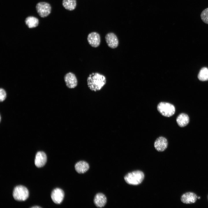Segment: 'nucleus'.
<instances>
[{
  "label": "nucleus",
  "mask_w": 208,
  "mask_h": 208,
  "mask_svg": "<svg viewBox=\"0 0 208 208\" xmlns=\"http://www.w3.org/2000/svg\"><path fill=\"white\" fill-rule=\"evenodd\" d=\"M168 145L166 139L163 137H160L155 140L154 144L155 149L158 151L161 152L166 149Z\"/></svg>",
  "instance_id": "10"
},
{
  "label": "nucleus",
  "mask_w": 208,
  "mask_h": 208,
  "mask_svg": "<svg viewBox=\"0 0 208 208\" xmlns=\"http://www.w3.org/2000/svg\"><path fill=\"white\" fill-rule=\"evenodd\" d=\"M62 4L66 9L72 11L76 8L77 5L76 0H63Z\"/></svg>",
  "instance_id": "17"
},
{
  "label": "nucleus",
  "mask_w": 208,
  "mask_h": 208,
  "mask_svg": "<svg viewBox=\"0 0 208 208\" xmlns=\"http://www.w3.org/2000/svg\"><path fill=\"white\" fill-rule=\"evenodd\" d=\"M29 195V193L28 189L23 185L17 186L14 189L13 196L14 198L16 200H25L28 198Z\"/></svg>",
  "instance_id": "4"
},
{
  "label": "nucleus",
  "mask_w": 208,
  "mask_h": 208,
  "mask_svg": "<svg viewBox=\"0 0 208 208\" xmlns=\"http://www.w3.org/2000/svg\"><path fill=\"white\" fill-rule=\"evenodd\" d=\"M200 17L203 22L208 24V8L202 11L200 14Z\"/></svg>",
  "instance_id": "19"
},
{
  "label": "nucleus",
  "mask_w": 208,
  "mask_h": 208,
  "mask_svg": "<svg viewBox=\"0 0 208 208\" xmlns=\"http://www.w3.org/2000/svg\"><path fill=\"white\" fill-rule=\"evenodd\" d=\"M6 97V93L5 90L2 88L0 89V101L1 102L3 101Z\"/></svg>",
  "instance_id": "20"
},
{
  "label": "nucleus",
  "mask_w": 208,
  "mask_h": 208,
  "mask_svg": "<svg viewBox=\"0 0 208 208\" xmlns=\"http://www.w3.org/2000/svg\"><path fill=\"white\" fill-rule=\"evenodd\" d=\"M64 196L63 191L59 188H56L52 191L51 197L52 200L55 203L59 204L62 201Z\"/></svg>",
  "instance_id": "7"
},
{
  "label": "nucleus",
  "mask_w": 208,
  "mask_h": 208,
  "mask_svg": "<svg viewBox=\"0 0 208 208\" xmlns=\"http://www.w3.org/2000/svg\"><path fill=\"white\" fill-rule=\"evenodd\" d=\"M36 8L38 15L42 18L47 17L51 12V7L49 3L46 2H38Z\"/></svg>",
  "instance_id": "5"
},
{
  "label": "nucleus",
  "mask_w": 208,
  "mask_h": 208,
  "mask_svg": "<svg viewBox=\"0 0 208 208\" xmlns=\"http://www.w3.org/2000/svg\"><path fill=\"white\" fill-rule=\"evenodd\" d=\"M64 80L66 86L70 89L74 88L77 85V80L75 75L71 72L65 75Z\"/></svg>",
  "instance_id": "6"
},
{
  "label": "nucleus",
  "mask_w": 208,
  "mask_h": 208,
  "mask_svg": "<svg viewBox=\"0 0 208 208\" xmlns=\"http://www.w3.org/2000/svg\"><path fill=\"white\" fill-rule=\"evenodd\" d=\"M106 42L109 47L114 49L116 48L118 44V40L116 36L112 32L106 34L105 37Z\"/></svg>",
  "instance_id": "8"
},
{
  "label": "nucleus",
  "mask_w": 208,
  "mask_h": 208,
  "mask_svg": "<svg viewBox=\"0 0 208 208\" xmlns=\"http://www.w3.org/2000/svg\"><path fill=\"white\" fill-rule=\"evenodd\" d=\"M75 168L76 171L79 173H84L88 170L89 168V164L84 161H80L77 163Z\"/></svg>",
  "instance_id": "14"
},
{
  "label": "nucleus",
  "mask_w": 208,
  "mask_h": 208,
  "mask_svg": "<svg viewBox=\"0 0 208 208\" xmlns=\"http://www.w3.org/2000/svg\"><path fill=\"white\" fill-rule=\"evenodd\" d=\"M47 160V156L45 153L42 151L38 152L36 155L35 159V164L38 168L44 166Z\"/></svg>",
  "instance_id": "12"
},
{
  "label": "nucleus",
  "mask_w": 208,
  "mask_h": 208,
  "mask_svg": "<svg viewBox=\"0 0 208 208\" xmlns=\"http://www.w3.org/2000/svg\"><path fill=\"white\" fill-rule=\"evenodd\" d=\"M87 40L89 44L92 47H96L100 45L101 37L99 34L95 32H92L88 34Z\"/></svg>",
  "instance_id": "9"
},
{
  "label": "nucleus",
  "mask_w": 208,
  "mask_h": 208,
  "mask_svg": "<svg viewBox=\"0 0 208 208\" xmlns=\"http://www.w3.org/2000/svg\"><path fill=\"white\" fill-rule=\"evenodd\" d=\"M157 107L158 112L162 115L166 117L172 116L175 111L174 105L168 103L160 102L158 104Z\"/></svg>",
  "instance_id": "3"
},
{
  "label": "nucleus",
  "mask_w": 208,
  "mask_h": 208,
  "mask_svg": "<svg viewBox=\"0 0 208 208\" xmlns=\"http://www.w3.org/2000/svg\"><path fill=\"white\" fill-rule=\"evenodd\" d=\"M31 208H41V207H39V206H35L33 207H31Z\"/></svg>",
  "instance_id": "21"
},
{
  "label": "nucleus",
  "mask_w": 208,
  "mask_h": 208,
  "mask_svg": "<svg viewBox=\"0 0 208 208\" xmlns=\"http://www.w3.org/2000/svg\"><path fill=\"white\" fill-rule=\"evenodd\" d=\"M87 85L89 89L92 91L100 90L106 83L105 76L97 73L90 74L87 79Z\"/></svg>",
  "instance_id": "1"
},
{
  "label": "nucleus",
  "mask_w": 208,
  "mask_h": 208,
  "mask_svg": "<svg viewBox=\"0 0 208 208\" xmlns=\"http://www.w3.org/2000/svg\"><path fill=\"white\" fill-rule=\"evenodd\" d=\"M95 205L98 207L101 208L105 206L107 203V198L103 194L99 193L95 196L94 199Z\"/></svg>",
  "instance_id": "13"
},
{
  "label": "nucleus",
  "mask_w": 208,
  "mask_h": 208,
  "mask_svg": "<svg viewBox=\"0 0 208 208\" xmlns=\"http://www.w3.org/2000/svg\"><path fill=\"white\" fill-rule=\"evenodd\" d=\"M197 198V196L196 194L192 192H189L183 194L181 200L184 203L190 204L195 203Z\"/></svg>",
  "instance_id": "11"
},
{
  "label": "nucleus",
  "mask_w": 208,
  "mask_h": 208,
  "mask_svg": "<svg viewBox=\"0 0 208 208\" xmlns=\"http://www.w3.org/2000/svg\"><path fill=\"white\" fill-rule=\"evenodd\" d=\"M198 79L201 81H204L208 80V68L203 67L199 71L198 76Z\"/></svg>",
  "instance_id": "18"
},
{
  "label": "nucleus",
  "mask_w": 208,
  "mask_h": 208,
  "mask_svg": "<svg viewBox=\"0 0 208 208\" xmlns=\"http://www.w3.org/2000/svg\"><path fill=\"white\" fill-rule=\"evenodd\" d=\"M144 177V174L142 171H135L127 174L124 177V179L129 184L137 185L142 182Z\"/></svg>",
  "instance_id": "2"
},
{
  "label": "nucleus",
  "mask_w": 208,
  "mask_h": 208,
  "mask_svg": "<svg viewBox=\"0 0 208 208\" xmlns=\"http://www.w3.org/2000/svg\"><path fill=\"white\" fill-rule=\"evenodd\" d=\"M176 121L179 126L183 127L185 126L188 124L189 122V118L187 114L181 113L177 117Z\"/></svg>",
  "instance_id": "15"
},
{
  "label": "nucleus",
  "mask_w": 208,
  "mask_h": 208,
  "mask_svg": "<svg viewBox=\"0 0 208 208\" xmlns=\"http://www.w3.org/2000/svg\"><path fill=\"white\" fill-rule=\"evenodd\" d=\"M25 22L28 27L31 28L37 27L39 23V20L34 16H29L26 18Z\"/></svg>",
  "instance_id": "16"
}]
</instances>
